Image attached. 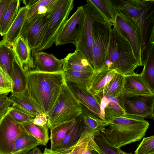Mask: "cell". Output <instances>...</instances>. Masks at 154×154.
<instances>
[{"label":"cell","mask_w":154,"mask_h":154,"mask_svg":"<svg viewBox=\"0 0 154 154\" xmlns=\"http://www.w3.org/2000/svg\"><path fill=\"white\" fill-rule=\"evenodd\" d=\"M65 82L63 71L48 73L32 70L26 72V88L30 98L48 118Z\"/></svg>","instance_id":"6da1fadb"},{"label":"cell","mask_w":154,"mask_h":154,"mask_svg":"<svg viewBox=\"0 0 154 154\" xmlns=\"http://www.w3.org/2000/svg\"><path fill=\"white\" fill-rule=\"evenodd\" d=\"M108 124L102 134L111 145L119 148L140 141L149 125L143 118L126 115L114 118Z\"/></svg>","instance_id":"7a4b0ae2"},{"label":"cell","mask_w":154,"mask_h":154,"mask_svg":"<svg viewBox=\"0 0 154 154\" xmlns=\"http://www.w3.org/2000/svg\"><path fill=\"white\" fill-rule=\"evenodd\" d=\"M103 65L123 75L134 72L139 66L130 42L115 22Z\"/></svg>","instance_id":"3957f363"},{"label":"cell","mask_w":154,"mask_h":154,"mask_svg":"<svg viewBox=\"0 0 154 154\" xmlns=\"http://www.w3.org/2000/svg\"><path fill=\"white\" fill-rule=\"evenodd\" d=\"M116 11L133 19L140 25L143 38V52L154 43V1L120 0L112 2Z\"/></svg>","instance_id":"277c9868"},{"label":"cell","mask_w":154,"mask_h":154,"mask_svg":"<svg viewBox=\"0 0 154 154\" xmlns=\"http://www.w3.org/2000/svg\"><path fill=\"white\" fill-rule=\"evenodd\" d=\"M82 111V106L65 82L48 117L49 128L75 119L81 114Z\"/></svg>","instance_id":"5b68a950"},{"label":"cell","mask_w":154,"mask_h":154,"mask_svg":"<svg viewBox=\"0 0 154 154\" xmlns=\"http://www.w3.org/2000/svg\"><path fill=\"white\" fill-rule=\"evenodd\" d=\"M73 8V0H58L49 14L43 39L35 54L48 49L52 45L58 33L68 19L69 14Z\"/></svg>","instance_id":"8992f818"},{"label":"cell","mask_w":154,"mask_h":154,"mask_svg":"<svg viewBox=\"0 0 154 154\" xmlns=\"http://www.w3.org/2000/svg\"><path fill=\"white\" fill-rule=\"evenodd\" d=\"M112 26L103 18L92 24L93 68L94 71L104 64L110 42Z\"/></svg>","instance_id":"52a82bcc"},{"label":"cell","mask_w":154,"mask_h":154,"mask_svg":"<svg viewBox=\"0 0 154 154\" xmlns=\"http://www.w3.org/2000/svg\"><path fill=\"white\" fill-rule=\"evenodd\" d=\"M86 2V4L83 5L85 12L83 29L74 45L75 47V50L81 51L87 57L93 68L92 24L94 20L103 18L89 0H87Z\"/></svg>","instance_id":"ba28073f"},{"label":"cell","mask_w":154,"mask_h":154,"mask_svg":"<svg viewBox=\"0 0 154 154\" xmlns=\"http://www.w3.org/2000/svg\"><path fill=\"white\" fill-rule=\"evenodd\" d=\"M115 21L131 44L139 66H143V38L140 25L133 19L117 11Z\"/></svg>","instance_id":"9c48e42d"},{"label":"cell","mask_w":154,"mask_h":154,"mask_svg":"<svg viewBox=\"0 0 154 154\" xmlns=\"http://www.w3.org/2000/svg\"><path fill=\"white\" fill-rule=\"evenodd\" d=\"M85 18V12L83 5L78 7L76 11L59 31L55 40V45L70 43L74 45L82 32Z\"/></svg>","instance_id":"30bf717a"},{"label":"cell","mask_w":154,"mask_h":154,"mask_svg":"<svg viewBox=\"0 0 154 154\" xmlns=\"http://www.w3.org/2000/svg\"><path fill=\"white\" fill-rule=\"evenodd\" d=\"M27 133L22 125L11 117L7 109L0 118V154H12L17 138Z\"/></svg>","instance_id":"8fae6325"},{"label":"cell","mask_w":154,"mask_h":154,"mask_svg":"<svg viewBox=\"0 0 154 154\" xmlns=\"http://www.w3.org/2000/svg\"><path fill=\"white\" fill-rule=\"evenodd\" d=\"M126 115L154 119V96H122Z\"/></svg>","instance_id":"7c38bea8"},{"label":"cell","mask_w":154,"mask_h":154,"mask_svg":"<svg viewBox=\"0 0 154 154\" xmlns=\"http://www.w3.org/2000/svg\"><path fill=\"white\" fill-rule=\"evenodd\" d=\"M50 14L41 17L21 31L20 37L25 41L33 56L42 42Z\"/></svg>","instance_id":"4fadbf2b"},{"label":"cell","mask_w":154,"mask_h":154,"mask_svg":"<svg viewBox=\"0 0 154 154\" xmlns=\"http://www.w3.org/2000/svg\"><path fill=\"white\" fill-rule=\"evenodd\" d=\"M124 82L122 96H154V93L143 81L140 74L132 73L124 75Z\"/></svg>","instance_id":"5bb4252c"},{"label":"cell","mask_w":154,"mask_h":154,"mask_svg":"<svg viewBox=\"0 0 154 154\" xmlns=\"http://www.w3.org/2000/svg\"><path fill=\"white\" fill-rule=\"evenodd\" d=\"M117 72L116 70L110 69L103 65L99 69L94 71L87 91L96 97H101L103 95L104 86Z\"/></svg>","instance_id":"9a60e30c"},{"label":"cell","mask_w":154,"mask_h":154,"mask_svg":"<svg viewBox=\"0 0 154 154\" xmlns=\"http://www.w3.org/2000/svg\"><path fill=\"white\" fill-rule=\"evenodd\" d=\"M34 69L36 71L48 73H54L63 71L64 58L59 59L52 53L39 51L34 56Z\"/></svg>","instance_id":"2e32d148"},{"label":"cell","mask_w":154,"mask_h":154,"mask_svg":"<svg viewBox=\"0 0 154 154\" xmlns=\"http://www.w3.org/2000/svg\"><path fill=\"white\" fill-rule=\"evenodd\" d=\"M67 83L83 107L105 121L101 110L100 101L99 99L87 90L82 89L73 84Z\"/></svg>","instance_id":"e0dca14e"},{"label":"cell","mask_w":154,"mask_h":154,"mask_svg":"<svg viewBox=\"0 0 154 154\" xmlns=\"http://www.w3.org/2000/svg\"><path fill=\"white\" fill-rule=\"evenodd\" d=\"M58 0H37L29 8L26 19L22 29L32 24L41 17L50 14Z\"/></svg>","instance_id":"ac0fdd59"},{"label":"cell","mask_w":154,"mask_h":154,"mask_svg":"<svg viewBox=\"0 0 154 154\" xmlns=\"http://www.w3.org/2000/svg\"><path fill=\"white\" fill-rule=\"evenodd\" d=\"M12 49L16 58L26 73L34 69V60L31 51L24 39L19 37Z\"/></svg>","instance_id":"d6986e66"},{"label":"cell","mask_w":154,"mask_h":154,"mask_svg":"<svg viewBox=\"0 0 154 154\" xmlns=\"http://www.w3.org/2000/svg\"><path fill=\"white\" fill-rule=\"evenodd\" d=\"M64 58L63 71L67 70L82 72L94 70L87 57L80 51L75 50L69 54Z\"/></svg>","instance_id":"ffe728a7"},{"label":"cell","mask_w":154,"mask_h":154,"mask_svg":"<svg viewBox=\"0 0 154 154\" xmlns=\"http://www.w3.org/2000/svg\"><path fill=\"white\" fill-rule=\"evenodd\" d=\"M9 98L12 106L27 113L35 117L41 113L31 100L26 88L21 92L11 94Z\"/></svg>","instance_id":"44dd1931"},{"label":"cell","mask_w":154,"mask_h":154,"mask_svg":"<svg viewBox=\"0 0 154 154\" xmlns=\"http://www.w3.org/2000/svg\"><path fill=\"white\" fill-rule=\"evenodd\" d=\"M29 8L25 6L20 8L14 22L2 41L12 48L20 36L22 29L26 19Z\"/></svg>","instance_id":"7402d4cb"},{"label":"cell","mask_w":154,"mask_h":154,"mask_svg":"<svg viewBox=\"0 0 154 154\" xmlns=\"http://www.w3.org/2000/svg\"><path fill=\"white\" fill-rule=\"evenodd\" d=\"M85 129L80 115L76 118L74 125L63 140L53 150L59 152L73 146L79 140Z\"/></svg>","instance_id":"603a6c76"},{"label":"cell","mask_w":154,"mask_h":154,"mask_svg":"<svg viewBox=\"0 0 154 154\" xmlns=\"http://www.w3.org/2000/svg\"><path fill=\"white\" fill-rule=\"evenodd\" d=\"M104 95L108 99L107 102L103 109L106 121L108 123L110 120L114 118L126 115L122 96L118 98H115Z\"/></svg>","instance_id":"cb8c5ba5"},{"label":"cell","mask_w":154,"mask_h":154,"mask_svg":"<svg viewBox=\"0 0 154 154\" xmlns=\"http://www.w3.org/2000/svg\"><path fill=\"white\" fill-rule=\"evenodd\" d=\"M11 79V94L21 92L26 88V73L20 66L16 58L13 63Z\"/></svg>","instance_id":"d4e9b609"},{"label":"cell","mask_w":154,"mask_h":154,"mask_svg":"<svg viewBox=\"0 0 154 154\" xmlns=\"http://www.w3.org/2000/svg\"><path fill=\"white\" fill-rule=\"evenodd\" d=\"M92 72H82L67 70L63 71L66 82L73 84L87 91Z\"/></svg>","instance_id":"484cf974"},{"label":"cell","mask_w":154,"mask_h":154,"mask_svg":"<svg viewBox=\"0 0 154 154\" xmlns=\"http://www.w3.org/2000/svg\"><path fill=\"white\" fill-rule=\"evenodd\" d=\"M82 107V112L80 116L84 128L86 130L99 131L103 133L108 123Z\"/></svg>","instance_id":"4316f807"},{"label":"cell","mask_w":154,"mask_h":154,"mask_svg":"<svg viewBox=\"0 0 154 154\" xmlns=\"http://www.w3.org/2000/svg\"><path fill=\"white\" fill-rule=\"evenodd\" d=\"M41 145L39 141L29 134H22L16 140L12 154H27L31 150Z\"/></svg>","instance_id":"83f0119b"},{"label":"cell","mask_w":154,"mask_h":154,"mask_svg":"<svg viewBox=\"0 0 154 154\" xmlns=\"http://www.w3.org/2000/svg\"><path fill=\"white\" fill-rule=\"evenodd\" d=\"M20 1L11 0L5 11L0 27V34L5 35L16 18L20 7Z\"/></svg>","instance_id":"f1b7e54d"},{"label":"cell","mask_w":154,"mask_h":154,"mask_svg":"<svg viewBox=\"0 0 154 154\" xmlns=\"http://www.w3.org/2000/svg\"><path fill=\"white\" fill-rule=\"evenodd\" d=\"M76 118L50 128L49 139L51 143V149H53L62 141L74 125L76 122Z\"/></svg>","instance_id":"f546056e"},{"label":"cell","mask_w":154,"mask_h":154,"mask_svg":"<svg viewBox=\"0 0 154 154\" xmlns=\"http://www.w3.org/2000/svg\"><path fill=\"white\" fill-rule=\"evenodd\" d=\"M141 73L142 78L150 89L154 93V48L147 54Z\"/></svg>","instance_id":"4dcf8cb0"},{"label":"cell","mask_w":154,"mask_h":154,"mask_svg":"<svg viewBox=\"0 0 154 154\" xmlns=\"http://www.w3.org/2000/svg\"><path fill=\"white\" fill-rule=\"evenodd\" d=\"M16 59L12 48L2 40L0 42V66L11 78L13 63Z\"/></svg>","instance_id":"1f68e13d"},{"label":"cell","mask_w":154,"mask_h":154,"mask_svg":"<svg viewBox=\"0 0 154 154\" xmlns=\"http://www.w3.org/2000/svg\"><path fill=\"white\" fill-rule=\"evenodd\" d=\"M100 12L104 19L112 26L115 22L117 11L109 0H89Z\"/></svg>","instance_id":"d6a6232c"},{"label":"cell","mask_w":154,"mask_h":154,"mask_svg":"<svg viewBox=\"0 0 154 154\" xmlns=\"http://www.w3.org/2000/svg\"><path fill=\"white\" fill-rule=\"evenodd\" d=\"M21 124L28 134L39 141L42 145L46 146L49 137L48 135V126L41 127L33 124L31 121L26 122Z\"/></svg>","instance_id":"836d02e7"},{"label":"cell","mask_w":154,"mask_h":154,"mask_svg":"<svg viewBox=\"0 0 154 154\" xmlns=\"http://www.w3.org/2000/svg\"><path fill=\"white\" fill-rule=\"evenodd\" d=\"M124 80V75L116 73L104 86L103 93L115 98H118L122 96Z\"/></svg>","instance_id":"e575fe53"},{"label":"cell","mask_w":154,"mask_h":154,"mask_svg":"<svg viewBox=\"0 0 154 154\" xmlns=\"http://www.w3.org/2000/svg\"><path fill=\"white\" fill-rule=\"evenodd\" d=\"M154 153V136L143 137L134 154H151Z\"/></svg>","instance_id":"d590c367"},{"label":"cell","mask_w":154,"mask_h":154,"mask_svg":"<svg viewBox=\"0 0 154 154\" xmlns=\"http://www.w3.org/2000/svg\"><path fill=\"white\" fill-rule=\"evenodd\" d=\"M7 110L11 117L19 124L31 121L35 117L12 106L8 107Z\"/></svg>","instance_id":"8d00e7d4"},{"label":"cell","mask_w":154,"mask_h":154,"mask_svg":"<svg viewBox=\"0 0 154 154\" xmlns=\"http://www.w3.org/2000/svg\"><path fill=\"white\" fill-rule=\"evenodd\" d=\"M95 140L105 154H119V148L111 145L104 138L102 133L96 136Z\"/></svg>","instance_id":"74e56055"},{"label":"cell","mask_w":154,"mask_h":154,"mask_svg":"<svg viewBox=\"0 0 154 154\" xmlns=\"http://www.w3.org/2000/svg\"><path fill=\"white\" fill-rule=\"evenodd\" d=\"M12 90L11 79L7 72L0 66V91L8 94Z\"/></svg>","instance_id":"f35d334b"},{"label":"cell","mask_w":154,"mask_h":154,"mask_svg":"<svg viewBox=\"0 0 154 154\" xmlns=\"http://www.w3.org/2000/svg\"><path fill=\"white\" fill-rule=\"evenodd\" d=\"M8 94L0 93V118L5 114L8 107L11 105Z\"/></svg>","instance_id":"ab89813d"},{"label":"cell","mask_w":154,"mask_h":154,"mask_svg":"<svg viewBox=\"0 0 154 154\" xmlns=\"http://www.w3.org/2000/svg\"><path fill=\"white\" fill-rule=\"evenodd\" d=\"M31 121L33 124L38 126H49L48 117L46 114L43 113H40L35 116Z\"/></svg>","instance_id":"60d3db41"},{"label":"cell","mask_w":154,"mask_h":154,"mask_svg":"<svg viewBox=\"0 0 154 154\" xmlns=\"http://www.w3.org/2000/svg\"><path fill=\"white\" fill-rule=\"evenodd\" d=\"M11 0H2L0 3V27L3 14Z\"/></svg>","instance_id":"b9f144b4"},{"label":"cell","mask_w":154,"mask_h":154,"mask_svg":"<svg viewBox=\"0 0 154 154\" xmlns=\"http://www.w3.org/2000/svg\"><path fill=\"white\" fill-rule=\"evenodd\" d=\"M37 0H23V3L25 6L29 8L35 3Z\"/></svg>","instance_id":"7bdbcfd3"},{"label":"cell","mask_w":154,"mask_h":154,"mask_svg":"<svg viewBox=\"0 0 154 154\" xmlns=\"http://www.w3.org/2000/svg\"><path fill=\"white\" fill-rule=\"evenodd\" d=\"M43 154H60L57 151L51 149L45 148Z\"/></svg>","instance_id":"ee69618b"},{"label":"cell","mask_w":154,"mask_h":154,"mask_svg":"<svg viewBox=\"0 0 154 154\" xmlns=\"http://www.w3.org/2000/svg\"><path fill=\"white\" fill-rule=\"evenodd\" d=\"M27 154H43L39 149L36 147L30 151Z\"/></svg>","instance_id":"f6af8a7d"},{"label":"cell","mask_w":154,"mask_h":154,"mask_svg":"<svg viewBox=\"0 0 154 154\" xmlns=\"http://www.w3.org/2000/svg\"><path fill=\"white\" fill-rule=\"evenodd\" d=\"M91 150L89 148L84 149L80 151L78 154H92Z\"/></svg>","instance_id":"bcb514c9"},{"label":"cell","mask_w":154,"mask_h":154,"mask_svg":"<svg viewBox=\"0 0 154 154\" xmlns=\"http://www.w3.org/2000/svg\"><path fill=\"white\" fill-rule=\"evenodd\" d=\"M118 150L119 154H134L131 152L127 153L125 152L120 149V148H119Z\"/></svg>","instance_id":"7dc6e473"},{"label":"cell","mask_w":154,"mask_h":154,"mask_svg":"<svg viewBox=\"0 0 154 154\" xmlns=\"http://www.w3.org/2000/svg\"><path fill=\"white\" fill-rule=\"evenodd\" d=\"M91 152L92 154H99L97 152H96L93 151V150H91Z\"/></svg>","instance_id":"c3c4849f"},{"label":"cell","mask_w":154,"mask_h":154,"mask_svg":"<svg viewBox=\"0 0 154 154\" xmlns=\"http://www.w3.org/2000/svg\"><path fill=\"white\" fill-rule=\"evenodd\" d=\"M2 0H0V3L2 2Z\"/></svg>","instance_id":"681fc988"},{"label":"cell","mask_w":154,"mask_h":154,"mask_svg":"<svg viewBox=\"0 0 154 154\" xmlns=\"http://www.w3.org/2000/svg\"><path fill=\"white\" fill-rule=\"evenodd\" d=\"M0 93H1V91H0Z\"/></svg>","instance_id":"f907efd6"},{"label":"cell","mask_w":154,"mask_h":154,"mask_svg":"<svg viewBox=\"0 0 154 154\" xmlns=\"http://www.w3.org/2000/svg\"><path fill=\"white\" fill-rule=\"evenodd\" d=\"M154 154V153H152V154Z\"/></svg>","instance_id":"816d5d0a"}]
</instances>
